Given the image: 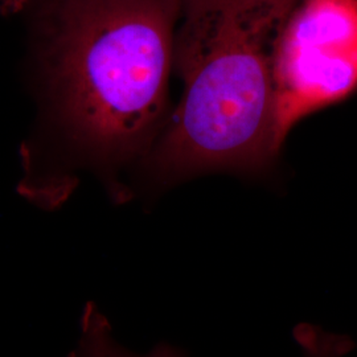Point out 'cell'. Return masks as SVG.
Instances as JSON below:
<instances>
[{"instance_id": "6da1fadb", "label": "cell", "mask_w": 357, "mask_h": 357, "mask_svg": "<svg viewBox=\"0 0 357 357\" xmlns=\"http://www.w3.org/2000/svg\"><path fill=\"white\" fill-rule=\"evenodd\" d=\"M180 0H50L38 63L52 115L122 203L114 176L166 128Z\"/></svg>"}, {"instance_id": "7a4b0ae2", "label": "cell", "mask_w": 357, "mask_h": 357, "mask_svg": "<svg viewBox=\"0 0 357 357\" xmlns=\"http://www.w3.org/2000/svg\"><path fill=\"white\" fill-rule=\"evenodd\" d=\"M298 0H180L175 113L146 163L160 184L265 163L274 151V61Z\"/></svg>"}, {"instance_id": "3957f363", "label": "cell", "mask_w": 357, "mask_h": 357, "mask_svg": "<svg viewBox=\"0 0 357 357\" xmlns=\"http://www.w3.org/2000/svg\"><path fill=\"white\" fill-rule=\"evenodd\" d=\"M357 86V0H298L274 61V151L307 115Z\"/></svg>"}, {"instance_id": "277c9868", "label": "cell", "mask_w": 357, "mask_h": 357, "mask_svg": "<svg viewBox=\"0 0 357 357\" xmlns=\"http://www.w3.org/2000/svg\"><path fill=\"white\" fill-rule=\"evenodd\" d=\"M68 357H187L185 352L168 343H159L146 354H137L121 344L113 326L102 310L88 302L81 314L76 345Z\"/></svg>"}, {"instance_id": "5b68a950", "label": "cell", "mask_w": 357, "mask_h": 357, "mask_svg": "<svg viewBox=\"0 0 357 357\" xmlns=\"http://www.w3.org/2000/svg\"><path fill=\"white\" fill-rule=\"evenodd\" d=\"M294 336L302 357H345L355 347L345 335L326 331L319 326L307 323L295 327Z\"/></svg>"}, {"instance_id": "8992f818", "label": "cell", "mask_w": 357, "mask_h": 357, "mask_svg": "<svg viewBox=\"0 0 357 357\" xmlns=\"http://www.w3.org/2000/svg\"><path fill=\"white\" fill-rule=\"evenodd\" d=\"M28 3V0H0V7L4 13H17Z\"/></svg>"}]
</instances>
